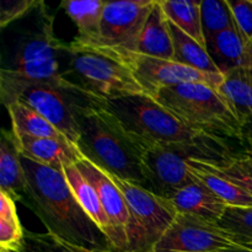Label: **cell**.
<instances>
[{
	"instance_id": "obj_28",
	"label": "cell",
	"mask_w": 252,
	"mask_h": 252,
	"mask_svg": "<svg viewBox=\"0 0 252 252\" xmlns=\"http://www.w3.org/2000/svg\"><path fill=\"white\" fill-rule=\"evenodd\" d=\"M201 20L206 43L235 25L226 0H201Z\"/></svg>"
},
{
	"instance_id": "obj_9",
	"label": "cell",
	"mask_w": 252,
	"mask_h": 252,
	"mask_svg": "<svg viewBox=\"0 0 252 252\" xmlns=\"http://www.w3.org/2000/svg\"><path fill=\"white\" fill-rule=\"evenodd\" d=\"M122 192L130 217L128 252H150L177 217L169 199L144 187L112 176Z\"/></svg>"
},
{
	"instance_id": "obj_10",
	"label": "cell",
	"mask_w": 252,
	"mask_h": 252,
	"mask_svg": "<svg viewBox=\"0 0 252 252\" xmlns=\"http://www.w3.org/2000/svg\"><path fill=\"white\" fill-rule=\"evenodd\" d=\"M133 70L145 94L154 96L159 90L186 83H202L218 90L224 81L223 74L204 73L175 61L143 56L135 52L115 51Z\"/></svg>"
},
{
	"instance_id": "obj_25",
	"label": "cell",
	"mask_w": 252,
	"mask_h": 252,
	"mask_svg": "<svg viewBox=\"0 0 252 252\" xmlns=\"http://www.w3.org/2000/svg\"><path fill=\"white\" fill-rule=\"evenodd\" d=\"M167 19L181 31L206 47L201 20V1H169L160 0Z\"/></svg>"
},
{
	"instance_id": "obj_2",
	"label": "cell",
	"mask_w": 252,
	"mask_h": 252,
	"mask_svg": "<svg viewBox=\"0 0 252 252\" xmlns=\"http://www.w3.org/2000/svg\"><path fill=\"white\" fill-rule=\"evenodd\" d=\"M21 162L29 185L22 203L41 219L48 233L81 248L113 251L108 239L75 198L64 171L22 155Z\"/></svg>"
},
{
	"instance_id": "obj_5",
	"label": "cell",
	"mask_w": 252,
	"mask_h": 252,
	"mask_svg": "<svg viewBox=\"0 0 252 252\" xmlns=\"http://www.w3.org/2000/svg\"><path fill=\"white\" fill-rule=\"evenodd\" d=\"M234 154L228 142L148 145L143 154L145 189L162 198L170 199L194 180L189 170L191 160L223 162Z\"/></svg>"
},
{
	"instance_id": "obj_16",
	"label": "cell",
	"mask_w": 252,
	"mask_h": 252,
	"mask_svg": "<svg viewBox=\"0 0 252 252\" xmlns=\"http://www.w3.org/2000/svg\"><path fill=\"white\" fill-rule=\"evenodd\" d=\"M63 171L71 192L74 193L75 198L78 199L80 206L83 207L84 211L93 219V221L102 231L103 235L108 239L113 251L120 252L116 231L113 229L110 218H108L105 209H103L102 203H101L100 197H98L95 187L84 177V175L79 171L76 165L66 167Z\"/></svg>"
},
{
	"instance_id": "obj_27",
	"label": "cell",
	"mask_w": 252,
	"mask_h": 252,
	"mask_svg": "<svg viewBox=\"0 0 252 252\" xmlns=\"http://www.w3.org/2000/svg\"><path fill=\"white\" fill-rule=\"evenodd\" d=\"M209 171L234 182L252 196V153H238L223 162H207L197 160Z\"/></svg>"
},
{
	"instance_id": "obj_17",
	"label": "cell",
	"mask_w": 252,
	"mask_h": 252,
	"mask_svg": "<svg viewBox=\"0 0 252 252\" xmlns=\"http://www.w3.org/2000/svg\"><path fill=\"white\" fill-rule=\"evenodd\" d=\"M27 186L16 137L12 130L2 129L0 143V191L9 194L15 202H22Z\"/></svg>"
},
{
	"instance_id": "obj_20",
	"label": "cell",
	"mask_w": 252,
	"mask_h": 252,
	"mask_svg": "<svg viewBox=\"0 0 252 252\" xmlns=\"http://www.w3.org/2000/svg\"><path fill=\"white\" fill-rule=\"evenodd\" d=\"M105 0H64L61 7L65 11L78 29V36L73 42L85 46H97L100 42L101 22Z\"/></svg>"
},
{
	"instance_id": "obj_32",
	"label": "cell",
	"mask_w": 252,
	"mask_h": 252,
	"mask_svg": "<svg viewBox=\"0 0 252 252\" xmlns=\"http://www.w3.org/2000/svg\"><path fill=\"white\" fill-rule=\"evenodd\" d=\"M236 27L248 43H252V0H226Z\"/></svg>"
},
{
	"instance_id": "obj_26",
	"label": "cell",
	"mask_w": 252,
	"mask_h": 252,
	"mask_svg": "<svg viewBox=\"0 0 252 252\" xmlns=\"http://www.w3.org/2000/svg\"><path fill=\"white\" fill-rule=\"evenodd\" d=\"M25 230L15 201L0 191V252H19L24 248Z\"/></svg>"
},
{
	"instance_id": "obj_8",
	"label": "cell",
	"mask_w": 252,
	"mask_h": 252,
	"mask_svg": "<svg viewBox=\"0 0 252 252\" xmlns=\"http://www.w3.org/2000/svg\"><path fill=\"white\" fill-rule=\"evenodd\" d=\"M17 101L41 113L75 145L80 137V118L90 111L107 107V101L66 79L32 84L21 91Z\"/></svg>"
},
{
	"instance_id": "obj_12",
	"label": "cell",
	"mask_w": 252,
	"mask_h": 252,
	"mask_svg": "<svg viewBox=\"0 0 252 252\" xmlns=\"http://www.w3.org/2000/svg\"><path fill=\"white\" fill-rule=\"evenodd\" d=\"M157 0L107 1L97 46L112 51L137 52L144 25Z\"/></svg>"
},
{
	"instance_id": "obj_21",
	"label": "cell",
	"mask_w": 252,
	"mask_h": 252,
	"mask_svg": "<svg viewBox=\"0 0 252 252\" xmlns=\"http://www.w3.org/2000/svg\"><path fill=\"white\" fill-rule=\"evenodd\" d=\"M6 110L11 118V130L16 138L30 137L68 139L41 113L30 106L25 105L21 101L10 103Z\"/></svg>"
},
{
	"instance_id": "obj_31",
	"label": "cell",
	"mask_w": 252,
	"mask_h": 252,
	"mask_svg": "<svg viewBox=\"0 0 252 252\" xmlns=\"http://www.w3.org/2000/svg\"><path fill=\"white\" fill-rule=\"evenodd\" d=\"M41 0H2L0 10V29L5 30L10 25L33 11Z\"/></svg>"
},
{
	"instance_id": "obj_30",
	"label": "cell",
	"mask_w": 252,
	"mask_h": 252,
	"mask_svg": "<svg viewBox=\"0 0 252 252\" xmlns=\"http://www.w3.org/2000/svg\"><path fill=\"white\" fill-rule=\"evenodd\" d=\"M19 252H115L111 250H90L68 243L52 233L25 231L24 248Z\"/></svg>"
},
{
	"instance_id": "obj_24",
	"label": "cell",
	"mask_w": 252,
	"mask_h": 252,
	"mask_svg": "<svg viewBox=\"0 0 252 252\" xmlns=\"http://www.w3.org/2000/svg\"><path fill=\"white\" fill-rule=\"evenodd\" d=\"M171 30L172 42H174V61L184 65L191 66L204 73L221 74L218 66L212 61L206 47L194 41L192 37L185 33L176 25L169 20Z\"/></svg>"
},
{
	"instance_id": "obj_34",
	"label": "cell",
	"mask_w": 252,
	"mask_h": 252,
	"mask_svg": "<svg viewBox=\"0 0 252 252\" xmlns=\"http://www.w3.org/2000/svg\"><path fill=\"white\" fill-rule=\"evenodd\" d=\"M245 69L246 71H248L249 76H250V80L252 81V43L250 46V49H249V61H248V64H246Z\"/></svg>"
},
{
	"instance_id": "obj_1",
	"label": "cell",
	"mask_w": 252,
	"mask_h": 252,
	"mask_svg": "<svg viewBox=\"0 0 252 252\" xmlns=\"http://www.w3.org/2000/svg\"><path fill=\"white\" fill-rule=\"evenodd\" d=\"M54 16L46 2L24 19L10 25L4 39L0 97L5 107L16 102L21 91L32 84L68 79L73 49L54 36Z\"/></svg>"
},
{
	"instance_id": "obj_4",
	"label": "cell",
	"mask_w": 252,
	"mask_h": 252,
	"mask_svg": "<svg viewBox=\"0 0 252 252\" xmlns=\"http://www.w3.org/2000/svg\"><path fill=\"white\" fill-rule=\"evenodd\" d=\"M153 97L189 127L220 139L243 143V123L230 102L213 86L180 84L161 89Z\"/></svg>"
},
{
	"instance_id": "obj_22",
	"label": "cell",
	"mask_w": 252,
	"mask_h": 252,
	"mask_svg": "<svg viewBox=\"0 0 252 252\" xmlns=\"http://www.w3.org/2000/svg\"><path fill=\"white\" fill-rule=\"evenodd\" d=\"M218 91L230 102L243 126L252 123V81L245 68L225 74Z\"/></svg>"
},
{
	"instance_id": "obj_3",
	"label": "cell",
	"mask_w": 252,
	"mask_h": 252,
	"mask_svg": "<svg viewBox=\"0 0 252 252\" xmlns=\"http://www.w3.org/2000/svg\"><path fill=\"white\" fill-rule=\"evenodd\" d=\"M76 147L83 157L112 176L144 187V147L108 107L85 113Z\"/></svg>"
},
{
	"instance_id": "obj_29",
	"label": "cell",
	"mask_w": 252,
	"mask_h": 252,
	"mask_svg": "<svg viewBox=\"0 0 252 252\" xmlns=\"http://www.w3.org/2000/svg\"><path fill=\"white\" fill-rule=\"evenodd\" d=\"M219 225L231 236L236 245L252 251V207H229Z\"/></svg>"
},
{
	"instance_id": "obj_14",
	"label": "cell",
	"mask_w": 252,
	"mask_h": 252,
	"mask_svg": "<svg viewBox=\"0 0 252 252\" xmlns=\"http://www.w3.org/2000/svg\"><path fill=\"white\" fill-rule=\"evenodd\" d=\"M177 214H187L213 224H219L229 206L194 177L169 199Z\"/></svg>"
},
{
	"instance_id": "obj_19",
	"label": "cell",
	"mask_w": 252,
	"mask_h": 252,
	"mask_svg": "<svg viewBox=\"0 0 252 252\" xmlns=\"http://www.w3.org/2000/svg\"><path fill=\"white\" fill-rule=\"evenodd\" d=\"M135 53L174 61V42L169 19L164 12L160 0L155 1L154 7L145 22Z\"/></svg>"
},
{
	"instance_id": "obj_11",
	"label": "cell",
	"mask_w": 252,
	"mask_h": 252,
	"mask_svg": "<svg viewBox=\"0 0 252 252\" xmlns=\"http://www.w3.org/2000/svg\"><path fill=\"white\" fill-rule=\"evenodd\" d=\"M241 249L219 224L177 214L150 252H219Z\"/></svg>"
},
{
	"instance_id": "obj_15",
	"label": "cell",
	"mask_w": 252,
	"mask_h": 252,
	"mask_svg": "<svg viewBox=\"0 0 252 252\" xmlns=\"http://www.w3.org/2000/svg\"><path fill=\"white\" fill-rule=\"evenodd\" d=\"M20 154L43 166L63 171L84 159L75 144L68 139L54 138H16Z\"/></svg>"
},
{
	"instance_id": "obj_33",
	"label": "cell",
	"mask_w": 252,
	"mask_h": 252,
	"mask_svg": "<svg viewBox=\"0 0 252 252\" xmlns=\"http://www.w3.org/2000/svg\"><path fill=\"white\" fill-rule=\"evenodd\" d=\"M243 143L248 148L249 152L252 153V123H246L243 128Z\"/></svg>"
},
{
	"instance_id": "obj_23",
	"label": "cell",
	"mask_w": 252,
	"mask_h": 252,
	"mask_svg": "<svg viewBox=\"0 0 252 252\" xmlns=\"http://www.w3.org/2000/svg\"><path fill=\"white\" fill-rule=\"evenodd\" d=\"M189 165V170L192 176L206 185L216 196H218L229 207L251 208L252 196L240 186L207 170L197 160H191Z\"/></svg>"
},
{
	"instance_id": "obj_7",
	"label": "cell",
	"mask_w": 252,
	"mask_h": 252,
	"mask_svg": "<svg viewBox=\"0 0 252 252\" xmlns=\"http://www.w3.org/2000/svg\"><path fill=\"white\" fill-rule=\"evenodd\" d=\"M70 47L73 64L66 80L107 102L145 94L130 66L115 51L75 42H71Z\"/></svg>"
},
{
	"instance_id": "obj_6",
	"label": "cell",
	"mask_w": 252,
	"mask_h": 252,
	"mask_svg": "<svg viewBox=\"0 0 252 252\" xmlns=\"http://www.w3.org/2000/svg\"><path fill=\"white\" fill-rule=\"evenodd\" d=\"M107 107L144 148L164 143L228 142L189 127L148 94L108 101Z\"/></svg>"
},
{
	"instance_id": "obj_18",
	"label": "cell",
	"mask_w": 252,
	"mask_h": 252,
	"mask_svg": "<svg viewBox=\"0 0 252 252\" xmlns=\"http://www.w3.org/2000/svg\"><path fill=\"white\" fill-rule=\"evenodd\" d=\"M251 43L244 39L236 24L206 43L207 52L223 75L238 68H245Z\"/></svg>"
},
{
	"instance_id": "obj_13",
	"label": "cell",
	"mask_w": 252,
	"mask_h": 252,
	"mask_svg": "<svg viewBox=\"0 0 252 252\" xmlns=\"http://www.w3.org/2000/svg\"><path fill=\"white\" fill-rule=\"evenodd\" d=\"M79 171L95 187L106 214L112 223L118 239L120 252H128L130 217L122 192L111 175L84 158L76 164Z\"/></svg>"
},
{
	"instance_id": "obj_35",
	"label": "cell",
	"mask_w": 252,
	"mask_h": 252,
	"mask_svg": "<svg viewBox=\"0 0 252 252\" xmlns=\"http://www.w3.org/2000/svg\"><path fill=\"white\" fill-rule=\"evenodd\" d=\"M219 252H252V251L245 250V249H231V250H223Z\"/></svg>"
}]
</instances>
